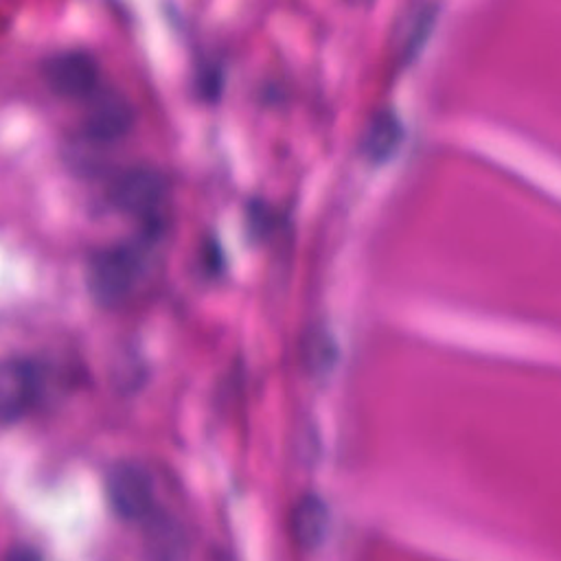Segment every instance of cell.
Listing matches in <instances>:
<instances>
[{
    "mask_svg": "<svg viewBox=\"0 0 561 561\" xmlns=\"http://www.w3.org/2000/svg\"><path fill=\"white\" fill-rule=\"evenodd\" d=\"M107 497L123 519H147L153 511L151 476L136 462H116L107 473Z\"/></svg>",
    "mask_w": 561,
    "mask_h": 561,
    "instance_id": "obj_2",
    "label": "cell"
},
{
    "mask_svg": "<svg viewBox=\"0 0 561 561\" xmlns=\"http://www.w3.org/2000/svg\"><path fill=\"white\" fill-rule=\"evenodd\" d=\"M44 79L61 96H88L99 81L96 59L83 50H64L46 59Z\"/></svg>",
    "mask_w": 561,
    "mask_h": 561,
    "instance_id": "obj_4",
    "label": "cell"
},
{
    "mask_svg": "<svg viewBox=\"0 0 561 561\" xmlns=\"http://www.w3.org/2000/svg\"><path fill=\"white\" fill-rule=\"evenodd\" d=\"M39 390V377L26 359L0 362V421H15L28 412Z\"/></svg>",
    "mask_w": 561,
    "mask_h": 561,
    "instance_id": "obj_5",
    "label": "cell"
},
{
    "mask_svg": "<svg viewBox=\"0 0 561 561\" xmlns=\"http://www.w3.org/2000/svg\"><path fill=\"white\" fill-rule=\"evenodd\" d=\"M329 528V511L318 495H302L291 511V535L302 548H318Z\"/></svg>",
    "mask_w": 561,
    "mask_h": 561,
    "instance_id": "obj_7",
    "label": "cell"
},
{
    "mask_svg": "<svg viewBox=\"0 0 561 561\" xmlns=\"http://www.w3.org/2000/svg\"><path fill=\"white\" fill-rule=\"evenodd\" d=\"M167 195V180L149 167H131L118 173L110 186L112 204L129 215L149 217Z\"/></svg>",
    "mask_w": 561,
    "mask_h": 561,
    "instance_id": "obj_3",
    "label": "cell"
},
{
    "mask_svg": "<svg viewBox=\"0 0 561 561\" xmlns=\"http://www.w3.org/2000/svg\"><path fill=\"white\" fill-rule=\"evenodd\" d=\"M145 265L142 250L134 243L107 245L94 252L88 263L85 280L90 296L105 307L118 305L129 296Z\"/></svg>",
    "mask_w": 561,
    "mask_h": 561,
    "instance_id": "obj_1",
    "label": "cell"
},
{
    "mask_svg": "<svg viewBox=\"0 0 561 561\" xmlns=\"http://www.w3.org/2000/svg\"><path fill=\"white\" fill-rule=\"evenodd\" d=\"M399 140H401L399 118L390 110H381L366 125V131L362 138V149H364L366 158L381 162L397 149Z\"/></svg>",
    "mask_w": 561,
    "mask_h": 561,
    "instance_id": "obj_9",
    "label": "cell"
},
{
    "mask_svg": "<svg viewBox=\"0 0 561 561\" xmlns=\"http://www.w3.org/2000/svg\"><path fill=\"white\" fill-rule=\"evenodd\" d=\"M309 357L313 366H329L333 357V346L327 344V337H316V342L309 346Z\"/></svg>",
    "mask_w": 561,
    "mask_h": 561,
    "instance_id": "obj_10",
    "label": "cell"
},
{
    "mask_svg": "<svg viewBox=\"0 0 561 561\" xmlns=\"http://www.w3.org/2000/svg\"><path fill=\"white\" fill-rule=\"evenodd\" d=\"M147 552L151 561H180L184 554L182 528L167 515H149L147 519Z\"/></svg>",
    "mask_w": 561,
    "mask_h": 561,
    "instance_id": "obj_8",
    "label": "cell"
},
{
    "mask_svg": "<svg viewBox=\"0 0 561 561\" xmlns=\"http://www.w3.org/2000/svg\"><path fill=\"white\" fill-rule=\"evenodd\" d=\"M134 123L131 105L116 92H101L85 112V131L94 140H116Z\"/></svg>",
    "mask_w": 561,
    "mask_h": 561,
    "instance_id": "obj_6",
    "label": "cell"
}]
</instances>
